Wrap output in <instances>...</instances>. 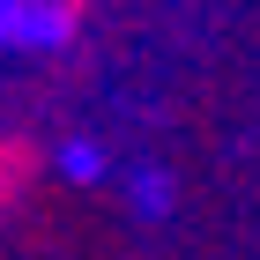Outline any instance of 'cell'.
<instances>
[{"label": "cell", "instance_id": "obj_4", "mask_svg": "<svg viewBox=\"0 0 260 260\" xmlns=\"http://www.w3.org/2000/svg\"><path fill=\"white\" fill-rule=\"evenodd\" d=\"M0 38H8V0H0Z\"/></svg>", "mask_w": 260, "mask_h": 260}, {"label": "cell", "instance_id": "obj_2", "mask_svg": "<svg viewBox=\"0 0 260 260\" xmlns=\"http://www.w3.org/2000/svg\"><path fill=\"white\" fill-rule=\"evenodd\" d=\"M38 171H45V149L30 134H8V126H0V216L38 186Z\"/></svg>", "mask_w": 260, "mask_h": 260}, {"label": "cell", "instance_id": "obj_1", "mask_svg": "<svg viewBox=\"0 0 260 260\" xmlns=\"http://www.w3.org/2000/svg\"><path fill=\"white\" fill-rule=\"evenodd\" d=\"M89 15V0H8V38L15 45H67Z\"/></svg>", "mask_w": 260, "mask_h": 260}, {"label": "cell", "instance_id": "obj_3", "mask_svg": "<svg viewBox=\"0 0 260 260\" xmlns=\"http://www.w3.org/2000/svg\"><path fill=\"white\" fill-rule=\"evenodd\" d=\"M60 164H67V171H75V179H97V149H89V141H75V149H67Z\"/></svg>", "mask_w": 260, "mask_h": 260}]
</instances>
